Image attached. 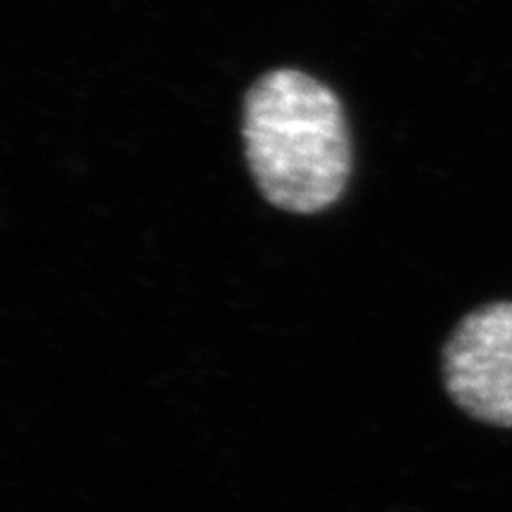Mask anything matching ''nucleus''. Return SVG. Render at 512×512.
Listing matches in <instances>:
<instances>
[{
  "instance_id": "nucleus-1",
  "label": "nucleus",
  "mask_w": 512,
  "mask_h": 512,
  "mask_svg": "<svg viewBox=\"0 0 512 512\" xmlns=\"http://www.w3.org/2000/svg\"><path fill=\"white\" fill-rule=\"evenodd\" d=\"M242 138L252 178L273 207L318 214L349 183L351 138L337 95L297 69H273L249 88Z\"/></svg>"
},
{
  "instance_id": "nucleus-2",
  "label": "nucleus",
  "mask_w": 512,
  "mask_h": 512,
  "mask_svg": "<svg viewBox=\"0 0 512 512\" xmlns=\"http://www.w3.org/2000/svg\"><path fill=\"white\" fill-rule=\"evenodd\" d=\"M444 387L460 411L494 427H512V302L470 311L441 351Z\"/></svg>"
}]
</instances>
